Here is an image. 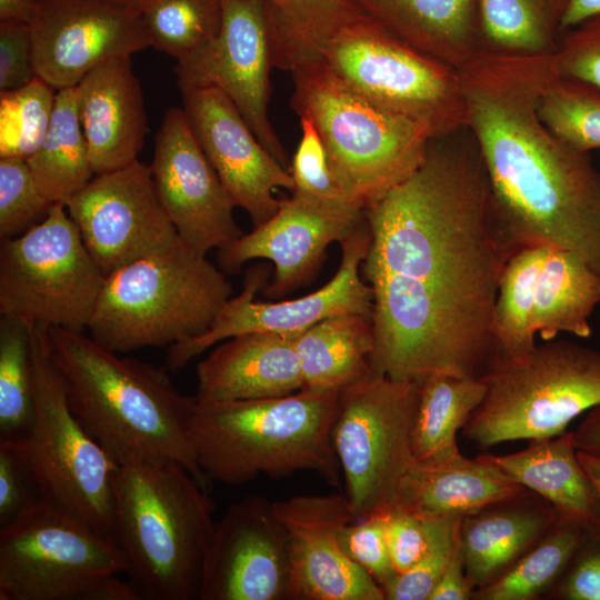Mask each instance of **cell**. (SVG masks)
Returning <instances> with one entry per match:
<instances>
[{"instance_id":"6da1fadb","label":"cell","mask_w":600,"mask_h":600,"mask_svg":"<svg viewBox=\"0 0 600 600\" xmlns=\"http://www.w3.org/2000/svg\"><path fill=\"white\" fill-rule=\"evenodd\" d=\"M366 218L372 373L412 382L434 373L480 377L496 349L492 314L514 250L469 128L432 139L420 167Z\"/></svg>"},{"instance_id":"7a4b0ae2","label":"cell","mask_w":600,"mask_h":600,"mask_svg":"<svg viewBox=\"0 0 600 600\" xmlns=\"http://www.w3.org/2000/svg\"><path fill=\"white\" fill-rule=\"evenodd\" d=\"M458 72L493 212L513 250L563 249L600 274V170L538 114L551 53L481 50Z\"/></svg>"},{"instance_id":"3957f363","label":"cell","mask_w":600,"mask_h":600,"mask_svg":"<svg viewBox=\"0 0 600 600\" xmlns=\"http://www.w3.org/2000/svg\"><path fill=\"white\" fill-rule=\"evenodd\" d=\"M48 337L72 413L118 463L176 461L211 490L191 441L194 396L182 394L163 368L120 357L83 332L49 328Z\"/></svg>"},{"instance_id":"277c9868","label":"cell","mask_w":600,"mask_h":600,"mask_svg":"<svg viewBox=\"0 0 600 600\" xmlns=\"http://www.w3.org/2000/svg\"><path fill=\"white\" fill-rule=\"evenodd\" d=\"M116 540L139 599H200L216 528L210 490L182 464L130 459L113 476Z\"/></svg>"},{"instance_id":"5b68a950","label":"cell","mask_w":600,"mask_h":600,"mask_svg":"<svg viewBox=\"0 0 600 600\" xmlns=\"http://www.w3.org/2000/svg\"><path fill=\"white\" fill-rule=\"evenodd\" d=\"M340 394L301 389L263 399L196 400L191 441L200 470L226 484L312 471L339 488L331 431Z\"/></svg>"},{"instance_id":"8992f818","label":"cell","mask_w":600,"mask_h":600,"mask_svg":"<svg viewBox=\"0 0 600 600\" xmlns=\"http://www.w3.org/2000/svg\"><path fill=\"white\" fill-rule=\"evenodd\" d=\"M292 72L291 107L311 120L347 200L366 210L410 177L432 138L362 94L322 58Z\"/></svg>"},{"instance_id":"52a82bcc","label":"cell","mask_w":600,"mask_h":600,"mask_svg":"<svg viewBox=\"0 0 600 600\" xmlns=\"http://www.w3.org/2000/svg\"><path fill=\"white\" fill-rule=\"evenodd\" d=\"M231 294L227 274L179 238L107 274L87 330L117 353L169 348L204 333Z\"/></svg>"},{"instance_id":"ba28073f","label":"cell","mask_w":600,"mask_h":600,"mask_svg":"<svg viewBox=\"0 0 600 600\" xmlns=\"http://www.w3.org/2000/svg\"><path fill=\"white\" fill-rule=\"evenodd\" d=\"M486 394L463 427L480 448L553 438L600 406V351L549 340L518 358L496 356L480 376Z\"/></svg>"},{"instance_id":"9c48e42d","label":"cell","mask_w":600,"mask_h":600,"mask_svg":"<svg viewBox=\"0 0 600 600\" xmlns=\"http://www.w3.org/2000/svg\"><path fill=\"white\" fill-rule=\"evenodd\" d=\"M111 538L42 500L0 528V600H137Z\"/></svg>"},{"instance_id":"30bf717a","label":"cell","mask_w":600,"mask_h":600,"mask_svg":"<svg viewBox=\"0 0 600 600\" xmlns=\"http://www.w3.org/2000/svg\"><path fill=\"white\" fill-rule=\"evenodd\" d=\"M48 330L30 323L34 412L22 439L28 459L47 500L117 542L113 476L118 462L72 413Z\"/></svg>"},{"instance_id":"8fae6325","label":"cell","mask_w":600,"mask_h":600,"mask_svg":"<svg viewBox=\"0 0 600 600\" xmlns=\"http://www.w3.org/2000/svg\"><path fill=\"white\" fill-rule=\"evenodd\" d=\"M321 58L362 94L420 124L432 139L467 127L459 72L364 12L327 42Z\"/></svg>"},{"instance_id":"7c38bea8","label":"cell","mask_w":600,"mask_h":600,"mask_svg":"<svg viewBox=\"0 0 600 600\" xmlns=\"http://www.w3.org/2000/svg\"><path fill=\"white\" fill-rule=\"evenodd\" d=\"M104 280L62 203L52 204L47 216L23 233L1 239L3 317L83 332Z\"/></svg>"},{"instance_id":"4fadbf2b","label":"cell","mask_w":600,"mask_h":600,"mask_svg":"<svg viewBox=\"0 0 600 600\" xmlns=\"http://www.w3.org/2000/svg\"><path fill=\"white\" fill-rule=\"evenodd\" d=\"M420 382L381 374L341 391L331 431L354 520L394 509L413 461L411 430Z\"/></svg>"},{"instance_id":"5bb4252c","label":"cell","mask_w":600,"mask_h":600,"mask_svg":"<svg viewBox=\"0 0 600 600\" xmlns=\"http://www.w3.org/2000/svg\"><path fill=\"white\" fill-rule=\"evenodd\" d=\"M370 243L366 222L341 244V261L336 274L320 289L292 300L258 301L256 294L266 287L272 273L268 263L250 266L244 273L242 290L230 298L202 334L168 348L171 369L184 367L212 346L227 339L252 332L294 334L336 314H372L370 286L361 279V264Z\"/></svg>"},{"instance_id":"9a60e30c","label":"cell","mask_w":600,"mask_h":600,"mask_svg":"<svg viewBox=\"0 0 600 600\" xmlns=\"http://www.w3.org/2000/svg\"><path fill=\"white\" fill-rule=\"evenodd\" d=\"M216 38L177 61L180 89L217 88L237 107L263 148L289 170L287 151L268 116L272 28L262 0H221Z\"/></svg>"},{"instance_id":"2e32d148","label":"cell","mask_w":600,"mask_h":600,"mask_svg":"<svg viewBox=\"0 0 600 600\" xmlns=\"http://www.w3.org/2000/svg\"><path fill=\"white\" fill-rule=\"evenodd\" d=\"M38 78L57 91L97 66L150 47L140 8L123 0H28Z\"/></svg>"},{"instance_id":"e0dca14e","label":"cell","mask_w":600,"mask_h":600,"mask_svg":"<svg viewBox=\"0 0 600 600\" xmlns=\"http://www.w3.org/2000/svg\"><path fill=\"white\" fill-rule=\"evenodd\" d=\"M66 209L106 276L166 251L179 240L158 196L151 168L139 160L94 174Z\"/></svg>"},{"instance_id":"ac0fdd59","label":"cell","mask_w":600,"mask_h":600,"mask_svg":"<svg viewBox=\"0 0 600 600\" xmlns=\"http://www.w3.org/2000/svg\"><path fill=\"white\" fill-rule=\"evenodd\" d=\"M366 220V210L349 201L292 193L269 220L217 249L218 267L237 274L251 260L270 261L273 273L262 292L274 300L309 282L328 247L341 243Z\"/></svg>"},{"instance_id":"d6986e66","label":"cell","mask_w":600,"mask_h":600,"mask_svg":"<svg viewBox=\"0 0 600 600\" xmlns=\"http://www.w3.org/2000/svg\"><path fill=\"white\" fill-rule=\"evenodd\" d=\"M151 173L179 238L208 254L242 234L234 204L200 147L183 109L164 113L154 141Z\"/></svg>"},{"instance_id":"ffe728a7","label":"cell","mask_w":600,"mask_h":600,"mask_svg":"<svg viewBox=\"0 0 600 600\" xmlns=\"http://www.w3.org/2000/svg\"><path fill=\"white\" fill-rule=\"evenodd\" d=\"M288 533L273 501L248 494L216 522L200 600H287Z\"/></svg>"},{"instance_id":"44dd1931","label":"cell","mask_w":600,"mask_h":600,"mask_svg":"<svg viewBox=\"0 0 600 600\" xmlns=\"http://www.w3.org/2000/svg\"><path fill=\"white\" fill-rule=\"evenodd\" d=\"M180 90L190 128L234 207L250 216L253 227L262 224L281 204L276 189L294 190L289 170L263 148L222 91Z\"/></svg>"},{"instance_id":"7402d4cb","label":"cell","mask_w":600,"mask_h":600,"mask_svg":"<svg viewBox=\"0 0 600 600\" xmlns=\"http://www.w3.org/2000/svg\"><path fill=\"white\" fill-rule=\"evenodd\" d=\"M273 507L288 533L287 600H386L340 546V528L354 520L346 496L300 494Z\"/></svg>"},{"instance_id":"603a6c76","label":"cell","mask_w":600,"mask_h":600,"mask_svg":"<svg viewBox=\"0 0 600 600\" xmlns=\"http://www.w3.org/2000/svg\"><path fill=\"white\" fill-rule=\"evenodd\" d=\"M74 89L94 174L137 161L148 132V118L131 56L97 66Z\"/></svg>"},{"instance_id":"cb8c5ba5","label":"cell","mask_w":600,"mask_h":600,"mask_svg":"<svg viewBox=\"0 0 600 600\" xmlns=\"http://www.w3.org/2000/svg\"><path fill=\"white\" fill-rule=\"evenodd\" d=\"M294 334L252 332L219 343L197 366L200 402L282 397L303 389Z\"/></svg>"},{"instance_id":"d4e9b609","label":"cell","mask_w":600,"mask_h":600,"mask_svg":"<svg viewBox=\"0 0 600 600\" xmlns=\"http://www.w3.org/2000/svg\"><path fill=\"white\" fill-rule=\"evenodd\" d=\"M524 491L490 456L470 459L459 452L413 459L398 486L394 509L430 520L463 518Z\"/></svg>"},{"instance_id":"484cf974","label":"cell","mask_w":600,"mask_h":600,"mask_svg":"<svg viewBox=\"0 0 600 600\" xmlns=\"http://www.w3.org/2000/svg\"><path fill=\"white\" fill-rule=\"evenodd\" d=\"M530 498L526 490L462 518L461 551L474 590L509 569L558 520L560 514L552 504Z\"/></svg>"},{"instance_id":"4316f807","label":"cell","mask_w":600,"mask_h":600,"mask_svg":"<svg viewBox=\"0 0 600 600\" xmlns=\"http://www.w3.org/2000/svg\"><path fill=\"white\" fill-rule=\"evenodd\" d=\"M419 51L458 70L482 50L478 0H352Z\"/></svg>"},{"instance_id":"83f0119b","label":"cell","mask_w":600,"mask_h":600,"mask_svg":"<svg viewBox=\"0 0 600 600\" xmlns=\"http://www.w3.org/2000/svg\"><path fill=\"white\" fill-rule=\"evenodd\" d=\"M490 457L517 482L552 504L561 517L583 526L600 520V504L578 459L573 431L530 440L521 451Z\"/></svg>"},{"instance_id":"f1b7e54d","label":"cell","mask_w":600,"mask_h":600,"mask_svg":"<svg viewBox=\"0 0 600 600\" xmlns=\"http://www.w3.org/2000/svg\"><path fill=\"white\" fill-rule=\"evenodd\" d=\"M372 314L328 317L294 336L303 389L341 392L372 374Z\"/></svg>"},{"instance_id":"f546056e","label":"cell","mask_w":600,"mask_h":600,"mask_svg":"<svg viewBox=\"0 0 600 600\" xmlns=\"http://www.w3.org/2000/svg\"><path fill=\"white\" fill-rule=\"evenodd\" d=\"M600 306V274L574 253L546 248L533 306V329L542 340L558 333L591 334L590 317Z\"/></svg>"},{"instance_id":"4dcf8cb0","label":"cell","mask_w":600,"mask_h":600,"mask_svg":"<svg viewBox=\"0 0 600 600\" xmlns=\"http://www.w3.org/2000/svg\"><path fill=\"white\" fill-rule=\"evenodd\" d=\"M484 394L480 377L434 373L421 381L411 430L413 459L436 460L459 453L457 433Z\"/></svg>"},{"instance_id":"1f68e13d","label":"cell","mask_w":600,"mask_h":600,"mask_svg":"<svg viewBox=\"0 0 600 600\" xmlns=\"http://www.w3.org/2000/svg\"><path fill=\"white\" fill-rule=\"evenodd\" d=\"M26 161L39 191L52 204L66 206L94 177L74 87L57 91L47 136Z\"/></svg>"},{"instance_id":"d6a6232c","label":"cell","mask_w":600,"mask_h":600,"mask_svg":"<svg viewBox=\"0 0 600 600\" xmlns=\"http://www.w3.org/2000/svg\"><path fill=\"white\" fill-rule=\"evenodd\" d=\"M272 28L274 68L320 59L327 42L363 11L352 0H262Z\"/></svg>"},{"instance_id":"836d02e7","label":"cell","mask_w":600,"mask_h":600,"mask_svg":"<svg viewBox=\"0 0 600 600\" xmlns=\"http://www.w3.org/2000/svg\"><path fill=\"white\" fill-rule=\"evenodd\" d=\"M567 0H478L482 50L549 54L558 44Z\"/></svg>"},{"instance_id":"e575fe53","label":"cell","mask_w":600,"mask_h":600,"mask_svg":"<svg viewBox=\"0 0 600 600\" xmlns=\"http://www.w3.org/2000/svg\"><path fill=\"white\" fill-rule=\"evenodd\" d=\"M583 524L559 516L552 527L509 569L473 591L477 600H533L550 591L579 546Z\"/></svg>"},{"instance_id":"d590c367","label":"cell","mask_w":600,"mask_h":600,"mask_svg":"<svg viewBox=\"0 0 600 600\" xmlns=\"http://www.w3.org/2000/svg\"><path fill=\"white\" fill-rule=\"evenodd\" d=\"M544 254V247H523L506 262L491 323L492 340L499 357L518 358L537 344L532 316Z\"/></svg>"},{"instance_id":"8d00e7d4","label":"cell","mask_w":600,"mask_h":600,"mask_svg":"<svg viewBox=\"0 0 600 600\" xmlns=\"http://www.w3.org/2000/svg\"><path fill=\"white\" fill-rule=\"evenodd\" d=\"M34 412L30 323L0 319V439H23Z\"/></svg>"},{"instance_id":"74e56055","label":"cell","mask_w":600,"mask_h":600,"mask_svg":"<svg viewBox=\"0 0 600 600\" xmlns=\"http://www.w3.org/2000/svg\"><path fill=\"white\" fill-rule=\"evenodd\" d=\"M140 11L150 47L177 61L212 41L222 20L221 0H148Z\"/></svg>"},{"instance_id":"f35d334b","label":"cell","mask_w":600,"mask_h":600,"mask_svg":"<svg viewBox=\"0 0 600 600\" xmlns=\"http://www.w3.org/2000/svg\"><path fill=\"white\" fill-rule=\"evenodd\" d=\"M544 126L572 148L600 149V89L554 72L538 100Z\"/></svg>"},{"instance_id":"ab89813d","label":"cell","mask_w":600,"mask_h":600,"mask_svg":"<svg viewBox=\"0 0 600 600\" xmlns=\"http://www.w3.org/2000/svg\"><path fill=\"white\" fill-rule=\"evenodd\" d=\"M57 90L36 77L28 84L0 92V158L28 160L49 130Z\"/></svg>"},{"instance_id":"60d3db41","label":"cell","mask_w":600,"mask_h":600,"mask_svg":"<svg viewBox=\"0 0 600 600\" xmlns=\"http://www.w3.org/2000/svg\"><path fill=\"white\" fill-rule=\"evenodd\" d=\"M50 203L39 191L26 160L0 158V238L17 237L40 222Z\"/></svg>"},{"instance_id":"b9f144b4","label":"cell","mask_w":600,"mask_h":600,"mask_svg":"<svg viewBox=\"0 0 600 600\" xmlns=\"http://www.w3.org/2000/svg\"><path fill=\"white\" fill-rule=\"evenodd\" d=\"M462 517L434 519L430 546L410 570L383 589L386 600H428L460 541Z\"/></svg>"},{"instance_id":"7bdbcfd3","label":"cell","mask_w":600,"mask_h":600,"mask_svg":"<svg viewBox=\"0 0 600 600\" xmlns=\"http://www.w3.org/2000/svg\"><path fill=\"white\" fill-rule=\"evenodd\" d=\"M44 499L22 439H0V528Z\"/></svg>"},{"instance_id":"ee69618b","label":"cell","mask_w":600,"mask_h":600,"mask_svg":"<svg viewBox=\"0 0 600 600\" xmlns=\"http://www.w3.org/2000/svg\"><path fill=\"white\" fill-rule=\"evenodd\" d=\"M389 512L374 513L364 519L350 521L342 526L338 533L346 556L366 571L382 590L398 574L386 540Z\"/></svg>"},{"instance_id":"f6af8a7d","label":"cell","mask_w":600,"mask_h":600,"mask_svg":"<svg viewBox=\"0 0 600 600\" xmlns=\"http://www.w3.org/2000/svg\"><path fill=\"white\" fill-rule=\"evenodd\" d=\"M300 127L301 138L289 167L294 183L292 193L348 201L333 173L326 147L316 127L304 117L300 118Z\"/></svg>"},{"instance_id":"bcb514c9","label":"cell","mask_w":600,"mask_h":600,"mask_svg":"<svg viewBox=\"0 0 600 600\" xmlns=\"http://www.w3.org/2000/svg\"><path fill=\"white\" fill-rule=\"evenodd\" d=\"M551 64L557 76L600 89V16L563 31Z\"/></svg>"},{"instance_id":"7dc6e473","label":"cell","mask_w":600,"mask_h":600,"mask_svg":"<svg viewBox=\"0 0 600 600\" xmlns=\"http://www.w3.org/2000/svg\"><path fill=\"white\" fill-rule=\"evenodd\" d=\"M551 596L560 600H600V520L583 527L579 546Z\"/></svg>"},{"instance_id":"c3c4849f","label":"cell","mask_w":600,"mask_h":600,"mask_svg":"<svg viewBox=\"0 0 600 600\" xmlns=\"http://www.w3.org/2000/svg\"><path fill=\"white\" fill-rule=\"evenodd\" d=\"M434 520L423 519L400 509L387 517L386 540L393 567L403 573L416 566L427 552Z\"/></svg>"},{"instance_id":"681fc988","label":"cell","mask_w":600,"mask_h":600,"mask_svg":"<svg viewBox=\"0 0 600 600\" xmlns=\"http://www.w3.org/2000/svg\"><path fill=\"white\" fill-rule=\"evenodd\" d=\"M36 77L28 22L0 20V92L19 89Z\"/></svg>"},{"instance_id":"f907efd6","label":"cell","mask_w":600,"mask_h":600,"mask_svg":"<svg viewBox=\"0 0 600 600\" xmlns=\"http://www.w3.org/2000/svg\"><path fill=\"white\" fill-rule=\"evenodd\" d=\"M473 591L466 576L461 541H459L449 564L428 600H468L472 599Z\"/></svg>"},{"instance_id":"816d5d0a","label":"cell","mask_w":600,"mask_h":600,"mask_svg":"<svg viewBox=\"0 0 600 600\" xmlns=\"http://www.w3.org/2000/svg\"><path fill=\"white\" fill-rule=\"evenodd\" d=\"M573 438L578 450L600 456V406L584 414Z\"/></svg>"},{"instance_id":"f5cc1de1","label":"cell","mask_w":600,"mask_h":600,"mask_svg":"<svg viewBox=\"0 0 600 600\" xmlns=\"http://www.w3.org/2000/svg\"><path fill=\"white\" fill-rule=\"evenodd\" d=\"M597 16H600V0H568L561 19V33Z\"/></svg>"},{"instance_id":"db71d44e","label":"cell","mask_w":600,"mask_h":600,"mask_svg":"<svg viewBox=\"0 0 600 600\" xmlns=\"http://www.w3.org/2000/svg\"><path fill=\"white\" fill-rule=\"evenodd\" d=\"M578 459L594 489L600 504V456L578 450Z\"/></svg>"},{"instance_id":"11a10c76","label":"cell","mask_w":600,"mask_h":600,"mask_svg":"<svg viewBox=\"0 0 600 600\" xmlns=\"http://www.w3.org/2000/svg\"><path fill=\"white\" fill-rule=\"evenodd\" d=\"M28 11V0H0V20H27Z\"/></svg>"},{"instance_id":"9f6ffc18","label":"cell","mask_w":600,"mask_h":600,"mask_svg":"<svg viewBox=\"0 0 600 600\" xmlns=\"http://www.w3.org/2000/svg\"><path fill=\"white\" fill-rule=\"evenodd\" d=\"M123 1L134 4L141 9L148 0H123Z\"/></svg>"},{"instance_id":"6f0895ef","label":"cell","mask_w":600,"mask_h":600,"mask_svg":"<svg viewBox=\"0 0 600 600\" xmlns=\"http://www.w3.org/2000/svg\"><path fill=\"white\" fill-rule=\"evenodd\" d=\"M568 1V0H567Z\"/></svg>"}]
</instances>
